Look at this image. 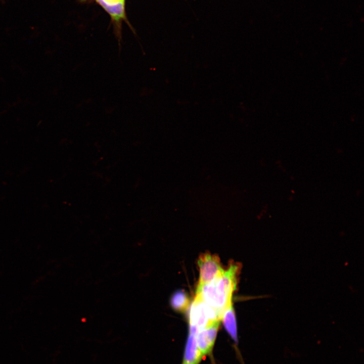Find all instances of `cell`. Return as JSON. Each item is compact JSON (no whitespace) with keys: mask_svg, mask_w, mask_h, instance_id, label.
<instances>
[{"mask_svg":"<svg viewBox=\"0 0 364 364\" xmlns=\"http://www.w3.org/2000/svg\"><path fill=\"white\" fill-rule=\"evenodd\" d=\"M241 268L239 263L231 262L226 270L212 281L198 285L196 295L212 307L220 320L225 310L232 305Z\"/></svg>","mask_w":364,"mask_h":364,"instance_id":"obj_1","label":"cell"},{"mask_svg":"<svg viewBox=\"0 0 364 364\" xmlns=\"http://www.w3.org/2000/svg\"><path fill=\"white\" fill-rule=\"evenodd\" d=\"M189 318L190 333L195 335L221 320L215 311L196 295L191 305Z\"/></svg>","mask_w":364,"mask_h":364,"instance_id":"obj_2","label":"cell"},{"mask_svg":"<svg viewBox=\"0 0 364 364\" xmlns=\"http://www.w3.org/2000/svg\"><path fill=\"white\" fill-rule=\"evenodd\" d=\"M199 270L198 284L208 283L223 271L219 257L214 254L205 253L198 260Z\"/></svg>","mask_w":364,"mask_h":364,"instance_id":"obj_3","label":"cell"},{"mask_svg":"<svg viewBox=\"0 0 364 364\" xmlns=\"http://www.w3.org/2000/svg\"><path fill=\"white\" fill-rule=\"evenodd\" d=\"M219 322L215 323L202 330L196 335L198 347L202 355L210 352L216 337Z\"/></svg>","mask_w":364,"mask_h":364,"instance_id":"obj_4","label":"cell"},{"mask_svg":"<svg viewBox=\"0 0 364 364\" xmlns=\"http://www.w3.org/2000/svg\"><path fill=\"white\" fill-rule=\"evenodd\" d=\"M202 356L197 344L196 335L189 333L186 345L183 363L198 364Z\"/></svg>","mask_w":364,"mask_h":364,"instance_id":"obj_5","label":"cell"},{"mask_svg":"<svg viewBox=\"0 0 364 364\" xmlns=\"http://www.w3.org/2000/svg\"><path fill=\"white\" fill-rule=\"evenodd\" d=\"M111 16L113 21L119 23L125 19V0L115 4H109L103 0H95Z\"/></svg>","mask_w":364,"mask_h":364,"instance_id":"obj_6","label":"cell"},{"mask_svg":"<svg viewBox=\"0 0 364 364\" xmlns=\"http://www.w3.org/2000/svg\"><path fill=\"white\" fill-rule=\"evenodd\" d=\"M224 327L232 338L237 342V330L235 311L232 305L227 308L222 316L221 319Z\"/></svg>","mask_w":364,"mask_h":364,"instance_id":"obj_7","label":"cell"},{"mask_svg":"<svg viewBox=\"0 0 364 364\" xmlns=\"http://www.w3.org/2000/svg\"><path fill=\"white\" fill-rule=\"evenodd\" d=\"M190 300L187 293L183 290L174 292L170 298L171 307L177 311H186L190 305Z\"/></svg>","mask_w":364,"mask_h":364,"instance_id":"obj_8","label":"cell"},{"mask_svg":"<svg viewBox=\"0 0 364 364\" xmlns=\"http://www.w3.org/2000/svg\"><path fill=\"white\" fill-rule=\"evenodd\" d=\"M105 2L109 3V4H115L120 2V1H123V0H103Z\"/></svg>","mask_w":364,"mask_h":364,"instance_id":"obj_9","label":"cell"},{"mask_svg":"<svg viewBox=\"0 0 364 364\" xmlns=\"http://www.w3.org/2000/svg\"><path fill=\"white\" fill-rule=\"evenodd\" d=\"M81 1H85V0H81Z\"/></svg>","mask_w":364,"mask_h":364,"instance_id":"obj_10","label":"cell"},{"mask_svg":"<svg viewBox=\"0 0 364 364\" xmlns=\"http://www.w3.org/2000/svg\"><path fill=\"white\" fill-rule=\"evenodd\" d=\"M183 364H185V363H183Z\"/></svg>","mask_w":364,"mask_h":364,"instance_id":"obj_11","label":"cell"}]
</instances>
